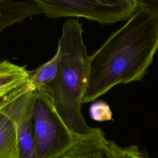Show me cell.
Here are the masks:
<instances>
[{
	"label": "cell",
	"instance_id": "ba28073f",
	"mask_svg": "<svg viewBox=\"0 0 158 158\" xmlns=\"http://www.w3.org/2000/svg\"><path fill=\"white\" fill-rule=\"evenodd\" d=\"M30 0H0V33L6 28L20 23L35 15Z\"/></svg>",
	"mask_w": 158,
	"mask_h": 158
},
{
	"label": "cell",
	"instance_id": "6da1fadb",
	"mask_svg": "<svg viewBox=\"0 0 158 158\" xmlns=\"http://www.w3.org/2000/svg\"><path fill=\"white\" fill-rule=\"evenodd\" d=\"M158 50V15L139 9L91 56L83 103L118 84L141 80Z\"/></svg>",
	"mask_w": 158,
	"mask_h": 158
},
{
	"label": "cell",
	"instance_id": "5b68a950",
	"mask_svg": "<svg viewBox=\"0 0 158 158\" xmlns=\"http://www.w3.org/2000/svg\"><path fill=\"white\" fill-rule=\"evenodd\" d=\"M27 83L6 96L0 107V158H20L16 118Z\"/></svg>",
	"mask_w": 158,
	"mask_h": 158
},
{
	"label": "cell",
	"instance_id": "8fae6325",
	"mask_svg": "<svg viewBox=\"0 0 158 158\" xmlns=\"http://www.w3.org/2000/svg\"><path fill=\"white\" fill-rule=\"evenodd\" d=\"M89 115L93 120L98 122L112 119V112L109 104L102 101L94 102L90 106Z\"/></svg>",
	"mask_w": 158,
	"mask_h": 158
},
{
	"label": "cell",
	"instance_id": "7a4b0ae2",
	"mask_svg": "<svg viewBox=\"0 0 158 158\" xmlns=\"http://www.w3.org/2000/svg\"><path fill=\"white\" fill-rule=\"evenodd\" d=\"M83 33L82 23L78 18L65 20L57 49V75L51 83L38 89L51 98L56 111L75 136L85 135L94 130L87 124L82 113L90 63Z\"/></svg>",
	"mask_w": 158,
	"mask_h": 158
},
{
	"label": "cell",
	"instance_id": "277c9868",
	"mask_svg": "<svg viewBox=\"0 0 158 158\" xmlns=\"http://www.w3.org/2000/svg\"><path fill=\"white\" fill-rule=\"evenodd\" d=\"M49 18L84 17L101 24L129 20L137 11L136 0H36Z\"/></svg>",
	"mask_w": 158,
	"mask_h": 158
},
{
	"label": "cell",
	"instance_id": "30bf717a",
	"mask_svg": "<svg viewBox=\"0 0 158 158\" xmlns=\"http://www.w3.org/2000/svg\"><path fill=\"white\" fill-rule=\"evenodd\" d=\"M58 66L59 54L56 51L50 60L31 71L28 81L33 89H40L51 83L57 75Z\"/></svg>",
	"mask_w": 158,
	"mask_h": 158
},
{
	"label": "cell",
	"instance_id": "5bb4252c",
	"mask_svg": "<svg viewBox=\"0 0 158 158\" xmlns=\"http://www.w3.org/2000/svg\"><path fill=\"white\" fill-rule=\"evenodd\" d=\"M3 99H4V98H3L2 100L0 101V107H1V106H2V104H3Z\"/></svg>",
	"mask_w": 158,
	"mask_h": 158
},
{
	"label": "cell",
	"instance_id": "7c38bea8",
	"mask_svg": "<svg viewBox=\"0 0 158 158\" xmlns=\"http://www.w3.org/2000/svg\"><path fill=\"white\" fill-rule=\"evenodd\" d=\"M112 158H149L146 157L135 145L122 148L113 141L112 144Z\"/></svg>",
	"mask_w": 158,
	"mask_h": 158
},
{
	"label": "cell",
	"instance_id": "8992f818",
	"mask_svg": "<svg viewBox=\"0 0 158 158\" xmlns=\"http://www.w3.org/2000/svg\"><path fill=\"white\" fill-rule=\"evenodd\" d=\"M112 142L101 128H94L88 134L75 136L69 147L50 158H112Z\"/></svg>",
	"mask_w": 158,
	"mask_h": 158
},
{
	"label": "cell",
	"instance_id": "4fadbf2b",
	"mask_svg": "<svg viewBox=\"0 0 158 158\" xmlns=\"http://www.w3.org/2000/svg\"><path fill=\"white\" fill-rule=\"evenodd\" d=\"M139 9L147 10L158 15V1L157 0H136Z\"/></svg>",
	"mask_w": 158,
	"mask_h": 158
},
{
	"label": "cell",
	"instance_id": "9c48e42d",
	"mask_svg": "<svg viewBox=\"0 0 158 158\" xmlns=\"http://www.w3.org/2000/svg\"><path fill=\"white\" fill-rule=\"evenodd\" d=\"M31 71L7 60L0 62V101L27 83Z\"/></svg>",
	"mask_w": 158,
	"mask_h": 158
},
{
	"label": "cell",
	"instance_id": "52a82bcc",
	"mask_svg": "<svg viewBox=\"0 0 158 158\" xmlns=\"http://www.w3.org/2000/svg\"><path fill=\"white\" fill-rule=\"evenodd\" d=\"M17 114V128L20 158H36L32 128L33 88L28 83Z\"/></svg>",
	"mask_w": 158,
	"mask_h": 158
},
{
	"label": "cell",
	"instance_id": "3957f363",
	"mask_svg": "<svg viewBox=\"0 0 158 158\" xmlns=\"http://www.w3.org/2000/svg\"><path fill=\"white\" fill-rule=\"evenodd\" d=\"M31 118L36 158H50L72 143L75 135L56 111L51 98L41 89L33 90Z\"/></svg>",
	"mask_w": 158,
	"mask_h": 158
}]
</instances>
